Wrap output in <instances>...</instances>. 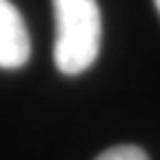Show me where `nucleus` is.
<instances>
[{"mask_svg":"<svg viewBox=\"0 0 160 160\" xmlns=\"http://www.w3.org/2000/svg\"><path fill=\"white\" fill-rule=\"evenodd\" d=\"M96 160H149V156L136 145H118L100 153Z\"/></svg>","mask_w":160,"mask_h":160,"instance_id":"3","label":"nucleus"},{"mask_svg":"<svg viewBox=\"0 0 160 160\" xmlns=\"http://www.w3.org/2000/svg\"><path fill=\"white\" fill-rule=\"evenodd\" d=\"M156 2V9H158V13H160V0H153Z\"/></svg>","mask_w":160,"mask_h":160,"instance_id":"4","label":"nucleus"},{"mask_svg":"<svg viewBox=\"0 0 160 160\" xmlns=\"http://www.w3.org/2000/svg\"><path fill=\"white\" fill-rule=\"evenodd\" d=\"M31 56V40L20 11L9 2L0 0V67L18 69Z\"/></svg>","mask_w":160,"mask_h":160,"instance_id":"2","label":"nucleus"},{"mask_svg":"<svg viewBox=\"0 0 160 160\" xmlns=\"http://www.w3.org/2000/svg\"><path fill=\"white\" fill-rule=\"evenodd\" d=\"M56 13V67L78 76L87 71L100 53L102 22L96 0H53Z\"/></svg>","mask_w":160,"mask_h":160,"instance_id":"1","label":"nucleus"}]
</instances>
